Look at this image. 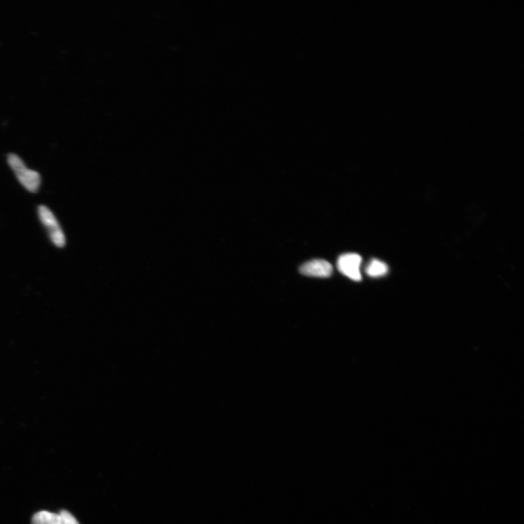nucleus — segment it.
Wrapping results in <instances>:
<instances>
[{"mask_svg":"<svg viewBox=\"0 0 524 524\" xmlns=\"http://www.w3.org/2000/svg\"><path fill=\"white\" fill-rule=\"evenodd\" d=\"M8 163L10 169L14 172L18 181L28 192L32 193L38 192L42 178L38 171L28 169L25 162L16 154H8Z\"/></svg>","mask_w":524,"mask_h":524,"instance_id":"nucleus-1","label":"nucleus"},{"mask_svg":"<svg viewBox=\"0 0 524 524\" xmlns=\"http://www.w3.org/2000/svg\"><path fill=\"white\" fill-rule=\"evenodd\" d=\"M40 222L46 228L50 240L58 248L66 246V237L54 213L47 206H40L38 209Z\"/></svg>","mask_w":524,"mask_h":524,"instance_id":"nucleus-2","label":"nucleus"},{"mask_svg":"<svg viewBox=\"0 0 524 524\" xmlns=\"http://www.w3.org/2000/svg\"><path fill=\"white\" fill-rule=\"evenodd\" d=\"M362 258L357 254H345L340 257L337 261V267L344 276L355 281L362 279L360 267Z\"/></svg>","mask_w":524,"mask_h":524,"instance_id":"nucleus-3","label":"nucleus"},{"mask_svg":"<svg viewBox=\"0 0 524 524\" xmlns=\"http://www.w3.org/2000/svg\"><path fill=\"white\" fill-rule=\"evenodd\" d=\"M32 524H80L75 516L69 512L63 510L59 514L49 511H40L32 519Z\"/></svg>","mask_w":524,"mask_h":524,"instance_id":"nucleus-4","label":"nucleus"},{"mask_svg":"<svg viewBox=\"0 0 524 524\" xmlns=\"http://www.w3.org/2000/svg\"><path fill=\"white\" fill-rule=\"evenodd\" d=\"M300 271L306 276L325 278L331 276L333 267L326 260L314 259L304 264Z\"/></svg>","mask_w":524,"mask_h":524,"instance_id":"nucleus-5","label":"nucleus"},{"mask_svg":"<svg viewBox=\"0 0 524 524\" xmlns=\"http://www.w3.org/2000/svg\"><path fill=\"white\" fill-rule=\"evenodd\" d=\"M366 272L372 278H379L386 275L388 267L384 262L373 259L367 266Z\"/></svg>","mask_w":524,"mask_h":524,"instance_id":"nucleus-6","label":"nucleus"}]
</instances>
